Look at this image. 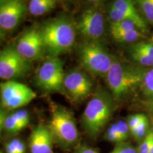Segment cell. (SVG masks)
Wrapping results in <instances>:
<instances>
[{"instance_id": "obj_1", "label": "cell", "mask_w": 153, "mask_h": 153, "mask_svg": "<svg viewBox=\"0 0 153 153\" xmlns=\"http://www.w3.org/2000/svg\"><path fill=\"white\" fill-rule=\"evenodd\" d=\"M45 52L51 57L68 52L75 41V28L66 16H59L48 21L40 28Z\"/></svg>"}, {"instance_id": "obj_2", "label": "cell", "mask_w": 153, "mask_h": 153, "mask_svg": "<svg viewBox=\"0 0 153 153\" xmlns=\"http://www.w3.org/2000/svg\"><path fill=\"white\" fill-rule=\"evenodd\" d=\"M116 100L108 91H96L84 110L82 125L87 134L95 137L103 131L116 108Z\"/></svg>"}, {"instance_id": "obj_3", "label": "cell", "mask_w": 153, "mask_h": 153, "mask_svg": "<svg viewBox=\"0 0 153 153\" xmlns=\"http://www.w3.org/2000/svg\"><path fill=\"white\" fill-rule=\"evenodd\" d=\"M143 72V70L126 65L114 57L111 66L105 76L115 100L123 99L135 88L140 87Z\"/></svg>"}, {"instance_id": "obj_4", "label": "cell", "mask_w": 153, "mask_h": 153, "mask_svg": "<svg viewBox=\"0 0 153 153\" xmlns=\"http://www.w3.org/2000/svg\"><path fill=\"white\" fill-rule=\"evenodd\" d=\"M48 128L54 142L65 149L74 146L79 139L75 120L70 111L65 107L53 105Z\"/></svg>"}, {"instance_id": "obj_5", "label": "cell", "mask_w": 153, "mask_h": 153, "mask_svg": "<svg viewBox=\"0 0 153 153\" xmlns=\"http://www.w3.org/2000/svg\"><path fill=\"white\" fill-rule=\"evenodd\" d=\"M78 53L83 68L95 76H106L114 60V57L111 56L98 41L82 42Z\"/></svg>"}, {"instance_id": "obj_6", "label": "cell", "mask_w": 153, "mask_h": 153, "mask_svg": "<svg viewBox=\"0 0 153 153\" xmlns=\"http://www.w3.org/2000/svg\"><path fill=\"white\" fill-rule=\"evenodd\" d=\"M65 76L62 60L59 57L49 56L38 69L36 76V85L48 92H62L64 90Z\"/></svg>"}, {"instance_id": "obj_7", "label": "cell", "mask_w": 153, "mask_h": 153, "mask_svg": "<svg viewBox=\"0 0 153 153\" xmlns=\"http://www.w3.org/2000/svg\"><path fill=\"white\" fill-rule=\"evenodd\" d=\"M0 96L3 109L13 111L26 106L36 98L37 94L24 84L8 80L0 85Z\"/></svg>"}, {"instance_id": "obj_8", "label": "cell", "mask_w": 153, "mask_h": 153, "mask_svg": "<svg viewBox=\"0 0 153 153\" xmlns=\"http://www.w3.org/2000/svg\"><path fill=\"white\" fill-rule=\"evenodd\" d=\"M30 61L22 57L15 48L8 46L0 53V77L14 80L24 76L30 70Z\"/></svg>"}, {"instance_id": "obj_9", "label": "cell", "mask_w": 153, "mask_h": 153, "mask_svg": "<svg viewBox=\"0 0 153 153\" xmlns=\"http://www.w3.org/2000/svg\"><path fill=\"white\" fill-rule=\"evenodd\" d=\"M76 28L86 41H98L104 33L105 19L102 11L94 7L87 9L80 15Z\"/></svg>"}, {"instance_id": "obj_10", "label": "cell", "mask_w": 153, "mask_h": 153, "mask_svg": "<svg viewBox=\"0 0 153 153\" xmlns=\"http://www.w3.org/2000/svg\"><path fill=\"white\" fill-rule=\"evenodd\" d=\"M108 16L111 22L132 20L143 33L148 30V25L140 14L135 0H114L108 9Z\"/></svg>"}, {"instance_id": "obj_11", "label": "cell", "mask_w": 153, "mask_h": 153, "mask_svg": "<svg viewBox=\"0 0 153 153\" xmlns=\"http://www.w3.org/2000/svg\"><path fill=\"white\" fill-rule=\"evenodd\" d=\"M64 89L72 100L82 101L91 94L92 82L85 72L78 69L72 70L65 76Z\"/></svg>"}, {"instance_id": "obj_12", "label": "cell", "mask_w": 153, "mask_h": 153, "mask_svg": "<svg viewBox=\"0 0 153 153\" xmlns=\"http://www.w3.org/2000/svg\"><path fill=\"white\" fill-rule=\"evenodd\" d=\"M15 48L30 62L41 58L45 51L41 30L37 28L26 30L19 37Z\"/></svg>"}, {"instance_id": "obj_13", "label": "cell", "mask_w": 153, "mask_h": 153, "mask_svg": "<svg viewBox=\"0 0 153 153\" xmlns=\"http://www.w3.org/2000/svg\"><path fill=\"white\" fill-rule=\"evenodd\" d=\"M25 0H0V28L9 32L18 26L24 16Z\"/></svg>"}, {"instance_id": "obj_14", "label": "cell", "mask_w": 153, "mask_h": 153, "mask_svg": "<svg viewBox=\"0 0 153 153\" xmlns=\"http://www.w3.org/2000/svg\"><path fill=\"white\" fill-rule=\"evenodd\" d=\"M53 135L48 126L38 124L33 129L29 137L30 153H53Z\"/></svg>"}, {"instance_id": "obj_15", "label": "cell", "mask_w": 153, "mask_h": 153, "mask_svg": "<svg viewBox=\"0 0 153 153\" xmlns=\"http://www.w3.org/2000/svg\"><path fill=\"white\" fill-rule=\"evenodd\" d=\"M59 0H29L28 9L34 16H41L56 7Z\"/></svg>"}, {"instance_id": "obj_16", "label": "cell", "mask_w": 153, "mask_h": 153, "mask_svg": "<svg viewBox=\"0 0 153 153\" xmlns=\"http://www.w3.org/2000/svg\"><path fill=\"white\" fill-rule=\"evenodd\" d=\"M110 30L113 38L118 43H135L144 38L143 32L139 29Z\"/></svg>"}, {"instance_id": "obj_17", "label": "cell", "mask_w": 153, "mask_h": 153, "mask_svg": "<svg viewBox=\"0 0 153 153\" xmlns=\"http://www.w3.org/2000/svg\"><path fill=\"white\" fill-rule=\"evenodd\" d=\"M140 87L147 99H153V68L143 70Z\"/></svg>"}, {"instance_id": "obj_18", "label": "cell", "mask_w": 153, "mask_h": 153, "mask_svg": "<svg viewBox=\"0 0 153 153\" xmlns=\"http://www.w3.org/2000/svg\"><path fill=\"white\" fill-rule=\"evenodd\" d=\"M1 129L7 132L8 133H16L22 131L20 126L12 113L10 114H7L4 111H1Z\"/></svg>"}, {"instance_id": "obj_19", "label": "cell", "mask_w": 153, "mask_h": 153, "mask_svg": "<svg viewBox=\"0 0 153 153\" xmlns=\"http://www.w3.org/2000/svg\"><path fill=\"white\" fill-rule=\"evenodd\" d=\"M135 2L145 22L153 25V0H135Z\"/></svg>"}, {"instance_id": "obj_20", "label": "cell", "mask_w": 153, "mask_h": 153, "mask_svg": "<svg viewBox=\"0 0 153 153\" xmlns=\"http://www.w3.org/2000/svg\"><path fill=\"white\" fill-rule=\"evenodd\" d=\"M130 54L134 62L140 65L148 68H153V57L140 51L130 48Z\"/></svg>"}, {"instance_id": "obj_21", "label": "cell", "mask_w": 153, "mask_h": 153, "mask_svg": "<svg viewBox=\"0 0 153 153\" xmlns=\"http://www.w3.org/2000/svg\"><path fill=\"white\" fill-rule=\"evenodd\" d=\"M150 129V121H149L148 116H147L135 128H134L131 132V134L135 140L140 143L147 136Z\"/></svg>"}, {"instance_id": "obj_22", "label": "cell", "mask_w": 153, "mask_h": 153, "mask_svg": "<svg viewBox=\"0 0 153 153\" xmlns=\"http://www.w3.org/2000/svg\"><path fill=\"white\" fill-rule=\"evenodd\" d=\"M6 153H25L26 146L21 140L14 138L5 145Z\"/></svg>"}, {"instance_id": "obj_23", "label": "cell", "mask_w": 153, "mask_h": 153, "mask_svg": "<svg viewBox=\"0 0 153 153\" xmlns=\"http://www.w3.org/2000/svg\"><path fill=\"white\" fill-rule=\"evenodd\" d=\"M104 138L108 142L118 144L120 143L119 132H118V128L117 123H114L111 125L106 130L104 135Z\"/></svg>"}, {"instance_id": "obj_24", "label": "cell", "mask_w": 153, "mask_h": 153, "mask_svg": "<svg viewBox=\"0 0 153 153\" xmlns=\"http://www.w3.org/2000/svg\"><path fill=\"white\" fill-rule=\"evenodd\" d=\"M140 29L139 26L132 20H124L118 22H111L110 30H133Z\"/></svg>"}, {"instance_id": "obj_25", "label": "cell", "mask_w": 153, "mask_h": 153, "mask_svg": "<svg viewBox=\"0 0 153 153\" xmlns=\"http://www.w3.org/2000/svg\"><path fill=\"white\" fill-rule=\"evenodd\" d=\"M130 48L146 53L153 57V41H137L133 43Z\"/></svg>"}, {"instance_id": "obj_26", "label": "cell", "mask_w": 153, "mask_h": 153, "mask_svg": "<svg viewBox=\"0 0 153 153\" xmlns=\"http://www.w3.org/2000/svg\"><path fill=\"white\" fill-rule=\"evenodd\" d=\"M13 116L16 118V120L18 122L21 128L23 130L24 128H26L30 122V116L29 114L26 110L25 109H19L16 111L12 113Z\"/></svg>"}, {"instance_id": "obj_27", "label": "cell", "mask_w": 153, "mask_h": 153, "mask_svg": "<svg viewBox=\"0 0 153 153\" xmlns=\"http://www.w3.org/2000/svg\"><path fill=\"white\" fill-rule=\"evenodd\" d=\"M109 153H137V148H135L131 143L123 142L115 145L114 148Z\"/></svg>"}, {"instance_id": "obj_28", "label": "cell", "mask_w": 153, "mask_h": 153, "mask_svg": "<svg viewBox=\"0 0 153 153\" xmlns=\"http://www.w3.org/2000/svg\"><path fill=\"white\" fill-rule=\"evenodd\" d=\"M153 137V132L152 128L149 131L147 136L139 143L138 146L137 148V153H150V149L151 143Z\"/></svg>"}, {"instance_id": "obj_29", "label": "cell", "mask_w": 153, "mask_h": 153, "mask_svg": "<svg viewBox=\"0 0 153 153\" xmlns=\"http://www.w3.org/2000/svg\"><path fill=\"white\" fill-rule=\"evenodd\" d=\"M116 123H117L118 132H119L120 143L126 142L127 139L128 138L129 135L131 134V131H130L127 121L123 120H120Z\"/></svg>"}, {"instance_id": "obj_30", "label": "cell", "mask_w": 153, "mask_h": 153, "mask_svg": "<svg viewBox=\"0 0 153 153\" xmlns=\"http://www.w3.org/2000/svg\"><path fill=\"white\" fill-rule=\"evenodd\" d=\"M147 116L144 114H135L128 116L127 123L130 128V131L131 132L134 128H135Z\"/></svg>"}, {"instance_id": "obj_31", "label": "cell", "mask_w": 153, "mask_h": 153, "mask_svg": "<svg viewBox=\"0 0 153 153\" xmlns=\"http://www.w3.org/2000/svg\"><path fill=\"white\" fill-rule=\"evenodd\" d=\"M75 153H99L98 150L88 146H81L77 149Z\"/></svg>"}, {"instance_id": "obj_32", "label": "cell", "mask_w": 153, "mask_h": 153, "mask_svg": "<svg viewBox=\"0 0 153 153\" xmlns=\"http://www.w3.org/2000/svg\"><path fill=\"white\" fill-rule=\"evenodd\" d=\"M143 106L146 108L148 111L150 113H153V99H147L143 102Z\"/></svg>"}, {"instance_id": "obj_33", "label": "cell", "mask_w": 153, "mask_h": 153, "mask_svg": "<svg viewBox=\"0 0 153 153\" xmlns=\"http://www.w3.org/2000/svg\"><path fill=\"white\" fill-rule=\"evenodd\" d=\"M86 1L89 3H91V4H99L102 2V1H104V0H86Z\"/></svg>"}, {"instance_id": "obj_34", "label": "cell", "mask_w": 153, "mask_h": 153, "mask_svg": "<svg viewBox=\"0 0 153 153\" xmlns=\"http://www.w3.org/2000/svg\"><path fill=\"white\" fill-rule=\"evenodd\" d=\"M150 153H153V137H152V143H151V145H150Z\"/></svg>"}, {"instance_id": "obj_35", "label": "cell", "mask_w": 153, "mask_h": 153, "mask_svg": "<svg viewBox=\"0 0 153 153\" xmlns=\"http://www.w3.org/2000/svg\"><path fill=\"white\" fill-rule=\"evenodd\" d=\"M151 124H152V127H151V128H152V131L153 132V113L152 114V116H151Z\"/></svg>"}, {"instance_id": "obj_36", "label": "cell", "mask_w": 153, "mask_h": 153, "mask_svg": "<svg viewBox=\"0 0 153 153\" xmlns=\"http://www.w3.org/2000/svg\"><path fill=\"white\" fill-rule=\"evenodd\" d=\"M68 1H71V0H59V1H62V2H66Z\"/></svg>"}]
</instances>
